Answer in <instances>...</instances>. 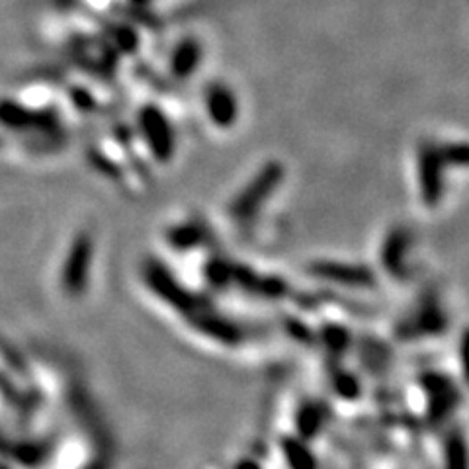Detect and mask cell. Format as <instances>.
I'll return each instance as SVG.
<instances>
[{"mask_svg":"<svg viewBox=\"0 0 469 469\" xmlns=\"http://www.w3.org/2000/svg\"><path fill=\"white\" fill-rule=\"evenodd\" d=\"M446 456L450 465H467V446L464 442V436L460 434L450 436V444L446 448Z\"/></svg>","mask_w":469,"mask_h":469,"instance_id":"obj_11","label":"cell"},{"mask_svg":"<svg viewBox=\"0 0 469 469\" xmlns=\"http://www.w3.org/2000/svg\"><path fill=\"white\" fill-rule=\"evenodd\" d=\"M202 239V229L198 226H192V223H186V226H182L175 231V241L178 247H193L198 241Z\"/></svg>","mask_w":469,"mask_h":469,"instance_id":"obj_12","label":"cell"},{"mask_svg":"<svg viewBox=\"0 0 469 469\" xmlns=\"http://www.w3.org/2000/svg\"><path fill=\"white\" fill-rule=\"evenodd\" d=\"M285 448V457H288V462L292 465H315V460L309 456V452L305 450V446L300 440H285L284 442Z\"/></svg>","mask_w":469,"mask_h":469,"instance_id":"obj_10","label":"cell"},{"mask_svg":"<svg viewBox=\"0 0 469 469\" xmlns=\"http://www.w3.org/2000/svg\"><path fill=\"white\" fill-rule=\"evenodd\" d=\"M323 424V415L317 405H305L300 416H298V426L301 436H311L321 428Z\"/></svg>","mask_w":469,"mask_h":469,"instance_id":"obj_9","label":"cell"},{"mask_svg":"<svg viewBox=\"0 0 469 469\" xmlns=\"http://www.w3.org/2000/svg\"><path fill=\"white\" fill-rule=\"evenodd\" d=\"M282 177L284 170L278 165H274V162L268 167H264L259 175L252 178L251 185L234 198L231 206V216L237 221H249L252 216H257V211L262 208V202L272 196V192L276 190Z\"/></svg>","mask_w":469,"mask_h":469,"instance_id":"obj_1","label":"cell"},{"mask_svg":"<svg viewBox=\"0 0 469 469\" xmlns=\"http://www.w3.org/2000/svg\"><path fill=\"white\" fill-rule=\"evenodd\" d=\"M200 45L193 44V42H185L180 44L178 49L175 51V55H172V69H175V73L178 77H186L192 75L196 67L200 65Z\"/></svg>","mask_w":469,"mask_h":469,"instance_id":"obj_7","label":"cell"},{"mask_svg":"<svg viewBox=\"0 0 469 469\" xmlns=\"http://www.w3.org/2000/svg\"><path fill=\"white\" fill-rule=\"evenodd\" d=\"M141 124L147 145L151 147L155 159L169 160L175 155V129L170 128L169 119L160 114L159 108H147L143 111Z\"/></svg>","mask_w":469,"mask_h":469,"instance_id":"obj_3","label":"cell"},{"mask_svg":"<svg viewBox=\"0 0 469 469\" xmlns=\"http://www.w3.org/2000/svg\"><path fill=\"white\" fill-rule=\"evenodd\" d=\"M440 147L442 157L448 167H469V143H448V145H438Z\"/></svg>","mask_w":469,"mask_h":469,"instance_id":"obj_8","label":"cell"},{"mask_svg":"<svg viewBox=\"0 0 469 469\" xmlns=\"http://www.w3.org/2000/svg\"><path fill=\"white\" fill-rule=\"evenodd\" d=\"M460 368L464 382L469 385V329L464 331L460 339Z\"/></svg>","mask_w":469,"mask_h":469,"instance_id":"obj_13","label":"cell"},{"mask_svg":"<svg viewBox=\"0 0 469 469\" xmlns=\"http://www.w3.org/2000/svg\"><path fill=\"white\" fill-rule=\"evenodd\" d=\"M313 272L317 274L319 278L342 285H354V288H366V285H372L374 282V274L366 267H356V264L319 262L315 264Z\"/></svg>","mask_w":469,"mask_h":469,"instance_id":"obj_5","label":"cell"},{"mask_svg":"<svg viewBox=\"0 0 469 469\" xmlns=\"http://www.w3.org/2000/svg\"><path fill=\"white\" fill-rule=\"evenodd\" d=\"M358 393V383H356V380L352 375L344 374L341 375V385H339V395L342 397H352Z\"/></svg>","mask_w":469,"mask_h":469,"instance_id":"obj_14","label":"cell"},{"mask_svg":"<svg viewBox=\"0 0 469 469\" xmlns=\"http://www.w3.org/2000/svg\"><path fill=\"white\" fill-rule=\"evenodd\" d=\"M409 233H393L387 243L383 244V264L390 272H397L403 268V259L409 251Z\"/></svg>","mask_w":469,"mask_h":469,"instance_id":"obj_6","label":"cell"},{"mask_svg":"<svg viewBox=\"0 0 469 469\" xmlns=\"http://www.w3.org/2000/svg\"><path fill=\"white\" fill-rule=\"evenodd\" d=\"M446 160L438 145H423L416 157V177H419L421 198L426 206L436 208L444 196Z\"/></svg>","mask_w":469,"mask_h":469,"instance_id":"obj_2","label":"cell"},{"mask_svg":"<svg viewBox=\"0 0 469 469\" xmlns=\"http://www.w3.org/2000/svg\"><path fill=\"white\" fill-rule=\"evenodd\" d=\"M206 111L216 128H233L239 118V100L226 85H213L206 95Z\"/></svg>","mask_w":469,"mask_h":469,"instance_id":"obj_4","label":"cell"}]
</instances>
